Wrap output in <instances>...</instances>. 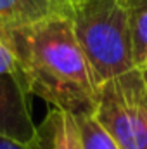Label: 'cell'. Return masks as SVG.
<instances>
[{"instance_id": "5", "label": "cell", "mask_w": 147, "mask_h": 149, "mask_svg": "<svg viewBox=\"0 0 147 149\" xmlns=\"http://www.w3.org/2000/svg\"><path fill=\"white\" fill-rule=\"evenodd\" d=\"M30 146L31 149H83L74 116L54 108L37 127V137Z\"/></svg>"}, {"instance_id": "10", "label": "cell", "mask_w": 147, "mask_h": 149, "mask_svg": "<svg viewBox=\"0 0 147 149\" xmlns=\"http://www.w3.org/2000/svg\"><path fill=\"white\" fill-rule=\"evenodd\" d=\"M81 0H50L52 3V12H57V14H66L71 7H74L76 3H80Z\"/></svg>"}, {"instance_id": "1", "label": "cell", "mask_w": 147, "mask_h": 149, "mask_svg": "<svg viewBox=\"0 0 147 149\" xmlns=\"http://www.w3.org/2000/svg\"><path fill=\"white\" fill-rule=\"evenodd\" d=\"M2 40L12 50L16 74L30 95L73 116L95 113L101 85L66 16L50 12Z\"/></svg>"}, {"instance_id": "12", "label": "cell", "mask_w": 147, "mask_h": 149, "mask_svg": "<svg viewBox=\"0 0 147 149\" xmlns=\"http://www.w3.org/2000/svg\"><path fill=\"white\" fill-rule=\"evenodd\" d=\"M139 70L142 71V74H144V78L147 80V61L144 63V64H142V66H140V68H139Z\"/></svg>"}, {"instance_id": "11", "label": "cell", "mask_w": 147, "mask_h": 149, "mask_svg": "<svg viewBox=\"0 0 147 149\" xmlns=\"http://www.w3.org/2000/svg\"><path fill=\"white\" fill-rule=\"evenodd\" d=\"M0 149H31V146L24 144V142H19L16 139L0 135Z\"/></svg>"}, {"instance_id": "3", "label": "cell", "mask_w": 147, "mask_h": 149, "mask_svg": "<svg viewBox=\"0 0 147 149\" xmlns=\"http://www.w3.org/2000/svg\"><path fill=\"white\" fill-rule=\"evenodd\" d=\"M95 118L119 149H147V80L139 68L99 88Z\"/></svg>"}, {"instance_id": "9", "label": "cell", "mask_w": 147, "mask_h": 149, "mask_svg": "<svg viewBox=\"0 0 147 149\" xmlns=\"http://www.w3.org/2000/svg\"><path fill=\"white\" fill-rule=\"evenodd\" d=\"M5 73H17V64H16V57L12 50L0 38V74Z\"/></svg>"}, {"instance_id": "8", "label": "cell", "mask_w": 147, "mask_h": 149, "mask_svg": "<svg viewBox=\"0 0 147 149\" xmlns=\"http://www.w3.org/2000/svg\"><path fill=\"white\" fill-rule=\"evenodd\" d=\"M83 149H119L116 141L109 135V132L99 123L95 114H81L74 116Z\"/></svg>"}, {"instance_id": "7", "label": "cell", "mask_w": 147, "mask_h": 149, "mask_svg": "<svg viewBox=\"0 0 147 149\" xmlns=\"http://www.w3.org/2000/svg\"><path fill=\"white\" fill-rule=\"evenodd\" d=\"M128 14L135 66L147 61V0H123Z\"/></svg>"}, {"instance_id": "2", "label": "cell", "mask_w": 147, "mask_h": 149, "mask_svg": "<svg viewBox=\"0 0 147 149\" xmlns=\"http://www.w3.org/2000/svg\"><path fill=\"white\" fill-rule=\"evenodd\" d=\"M64 16L99 85L137 68L123 0H81Z\"/></svg>"}, {"instance_id": "4", "label": "cell", "mask_w": 147, "mask_h": 149, "mask_svg": "<svg viewBox=\"0 0 147 149\" xmlns=\"http://www.w3.org/2000/svg\"><path fill=\"white\" fill-rule=\"evenodd\" d=\"M28 95L16 73L0 74V135L24 144L33 142L37 137Z\"/></svg>"}, {"instance_id": "6", "label": "cell", "mask_w": 147, "mask_h": 149, "mask_svg": "<svg viewBox=\"0 0 147 149\" xmlns=\"http://www.w3.org/2000/svg\"><path fill=\"white\" fill-rule=\"evenodd\" d=\"M52 12L50 0H0V38Z\"/></svg>"}]
</instances>
